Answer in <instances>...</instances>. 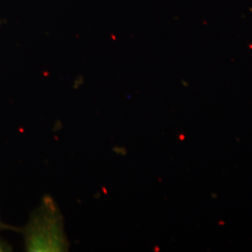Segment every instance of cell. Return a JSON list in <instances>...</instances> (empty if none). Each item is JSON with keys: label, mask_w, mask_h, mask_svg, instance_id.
Here are the masks:
<instances>
[{"label": "cell", "mask_w": 252, "mask_h": 252, "mask_svg": "<svg viewBox=\"0 0 252 252\" xmlns=\"http://www.w3.org/2000/svg\"><path fill=\"white\" fill-rule=\"evenodd\" d=\"M24 236L27 252L67 251L62 219L50 200L31 218L25 228Z\"/></svg>", "instance_id": "1"}, {"label": "cell", "mask_w": 252, "mask_h": 252, "mask_svg": "<svg viewBox=\"0 0 252 252\" xmlns=\"http://www.w3.org/2000/svg\"><path fill=\"white\" fill-rule=\"evenodd\" d=\"M11 248L4 240L0 238V252H10Z\"/></svg>", "instance_id": "2"}, {"label": "cell", "mask_w": 252, "mask_h": 252, "mask_svg": "<svg viewBox=\"0 0 252 252\" xmlns=\"http://www.w3.org/2000/svg\"><path fill=\"white\" fill-rule=\"evenodd\" d=\"M3 228V225H2V223L0 222V229H2Z\"/></svg>", "instance_id": "3"}]
</instances>
